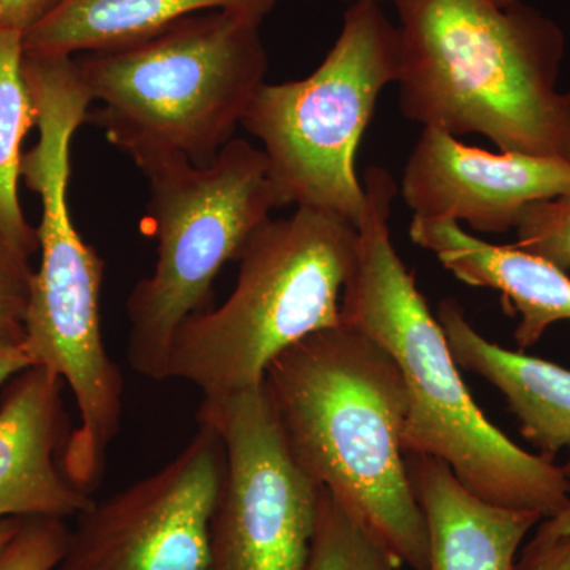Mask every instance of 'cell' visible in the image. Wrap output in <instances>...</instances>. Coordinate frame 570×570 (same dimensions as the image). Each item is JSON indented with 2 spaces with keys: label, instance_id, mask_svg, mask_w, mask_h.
<instances>
[{
  "label": "cell",
  "instance_id": "11",
  "mask_svg": "<svg viewBox=\"0 0 570 570\" xmlns=\"http://www.w3.org/2000/svg\"><path fill=\"white\" fill-rule=\"evenodd\" d=\"M570 193V164L490 153L425 127L409 156L401 195L414 216L468 224L480 234L515 230L524 208Z\"/></svg>",
  "mask_w": 570,
  "mask_h": 570
},
{
  "label": "cell",
  "instance_id": "20",
  "mask_svg": "<svg viewBox=\"0 0 570 570\" xmlns=\"http://www.w3.org/2000/svg\"><path fill=\"white\" fill-rule=\"evenodd\" d=\"M69 538L66 520L21 519L13 538L0 549V570H58Z\"/></svg>",
  "mask_w": 570,
  "mask_h": 570
},
{
  "label": "cell",
  "instance_id": "26",
  "mask_svg": "<svg viewBox=\"0 0 570 570\" xmlns=\"http://www.w3.org/2000/svg\"><path fill=\"white\" fill-rule=\"evenodd\" d=\"M20 524L21 519H7L0 521V549H2L11 538H13L14 532L18 531Z\"/></svg>",
  "mask_w": 570,
  "mask_h": 570
},
{
  "label": "cell",
  "instance_id": "25",
  "mask_svg": "<svg viewBox=\"0 0 570 570\" xmlns=\"http://www.w3.org/2000/svg\"><path fill=\"white\" fill-rule=\"evenodd\" d=\"M542 523L553 534H570V504L553 519L542 520Z\"/></svg>",
  "mask_w": 570,
  "mask_h": 570
},
{
  "label": "cell",
  "instance_id": "15",
  "mask_svg": "<svg viewBox=\"0 0 570 570\" xmlns=\"http://www.w3.org/2000/svg\"><path fill=\"white\" fill-rule=\"evenodd\" d=\"M436 317L456 365L499 390L519 422L521 436L540 456L553 461L558 453H568L561 468L570 478V371L491 343L455 299H442Z\"/></svg>",
  "mask_w": 570,
  "mask_h": 570
},
{
  "label": "cell",
  "instance_id": "12",
  "mask_svg": "<svg viewBox=\"0 0 570 570\" xmlns=\"http://www.w3.org/2000/svg\"><path fill=\"white\" fill-rule=\"evenodd\" d=\"M61 379L32 365L7 382L0 400V521L70 519L91 508L62 468L71 434Z\"/></svg>",
  "mask_w": 570,
  "mask_h": 570
},
{
  "label": "cell",
  "instance_id": "4",
  "mask_svg": "<svg viewBox=\"0 0 570 570\" xmlns=\"http://www.w3.org/2000/svg\"><path fill=\"white\" fill-rule=\"evenodd\" d=\"M86 115L85 100L66 89L37 96L39 140L22 154L21 178L40 197V265L22 346L32 365L47 367L69 385L80 423L71 430L62 468L78 490L92 497L121 431L124 377L104 341L105 262L75 227L67 198L71 140Z\"/></svg>",
  "mask_w": 570,
  "mask_h": 570
},
{
  "label": "cell",
  "instance_id": "17",
  "mask_svg": "<svg viewBox=\"0 0 570 570\" xmlns=\"http://www.w3.org/2000/svg\"><path fill=\"white\" fill-rule=\"evenodd\" d=\"M36 126V107L24 75L22 33L0 31V228L29 255L39 253L37 228L18 195L22 141Z\"/></svg>",
  "mask_w": 570,
  "mask_h": 570
},
{
  "label": "cell",
  "instance_id": "7",
  "mask_svg": "<svg viewBox=\"0 0 570 570\" xmlns=\"http://www.w3.org/2000/svg\"><path fill=\"white\" fill-rule=\"evenodd\" d=\"M140 170L151 193L157 262L127 298V358L135 373L164 382L179 326L209 309L214 281L269 219L276 197L265 153L239 138L204 167L175 156Z\"/></svg>",
  "mask_w": 570,
  "mask_h": 570
},
{
  "label": "cell",
  "instance_id": "10",
  "mask_svg": "<svg viewBox=\"0 0 570 570\" xmlns=\"http://www.w3.org/2000/svg\"><path fill=\"white\" fill-rule=\"evenodd\" d=\"M225 471L208 423L174 460L77 517L58 570H206Z\"/></svg>",
  "mask_w": 570,
  "mask_h": 570
},
{
  "label": "cell",
  "instance_id": "2",
  "mask_svg": "<svg viewBox=\"0 0 570 570\" xmlns=\"http://www.w3.org/2000/svg\"><path fill=\"white\" fill-rule=\"evenodd\" d=\"M264 385L306 474L401 566L425 570V517L403 448L407 390L393 356L341 324L276 356Z\"/></svg>",
  "mask_w": 570,
  "mask_h": 570
},
{
  "label": "cell",
  "instance_id": "16",
  "mask_svg": "<svg viewBox=\"0 0 570 570\" xmlns=\"http://www.w3.org/2000/svg\"><path fill=\"white\" fill-rule=\"evenodd\" d=\"M276 0H56L22 36L26 55L73 56L149 39L198 11L227 10L262 22Z\"/></svg>",
  "mask_w": 570,
  "mask_h": 570
},
{
  "label": "cell",
  "instance_id": "24",
  "mask_svg": "<svg viewBox=\"0 0 570 570\" xmlns=\"http://www.w3.org/2000/svg\"><path fill=\"white\" fill-rule=\"evenodd\" d=\"M29 366H32V362L22 346V337L0 333V384L9 382Z\"/></svg>",
  "mask_w": 570,
  "mask_h": 570
},
{
  "label": "cell",
  "instance_id": "8",
  "mask_svg": "<svg viewBox=\"0 0 570 570\" xmlns=\"http://www.w3.org/2000/svg\"><path fill=\"white\" fill-rule=\"evenodd\" d=\"M400 59L396 26L381 3L358 0L309 77L261 86L242 126L264 145L276 208L324 209L358 225L366 194L356 153Z\"/></svg>",
  "mask_w": 570,
  "mask_h": 570
},
{
  "label": "cell",
  "instance_id": "1",
  "mask_svg": "<svg viewBox=\"0 0 570 570\" xmlns=\"http://www.w3.org/2000/svg\"><path fill=\"white\" fill-rule=\"evenodd\" d=\"M363 187L366 205L356 225L358 246L341 298V322L376 341L403 374L404 452L448 464L469 491L491 504L553 519L569 508L570 478L553 461L515 444L478 406L444 330L393 245L392 175L371 167Z\"/></svg>",
  "mask_w": 570,
  "mask_h": 570
},
{
  "label": "cell",
  "instance_id": "13",
  "mask_svg": "<svg viewBox=\"0 0 570 570\" xmlns=\"http://www.w3.org/2000/svg\"><path fill=\"white\" fill-rule=\"evenodd\" d=\"M409 235L461 283L502 295L520 317V351L535 346L551 325L570 322V276L546 258L515 245H491L455 220L414 216Z\"/></svg>",
  "mask_w": 570,
  "mask_h": 570
},
{
  "label": "cell",
  "instance_id": "21",
  "mask_svg": "<svg viewBox=\"0 0 570 570\" xmlns=\"http://www.w3.org/2000/svg\"><path fill=\"white\" fill-rule=\"evenodd\" d=\"M31 255L0 228V333L24 340V321L31 299Z\"/></svg>",
  "mask_w": 570,
  "mask_h": 570
},
{
  "label": "cell",
  "instance_id": "18",
  "mask_svg": "<svg viewBox=\"0 0 570 570\" xmlns=\"http://www.w3.org/2000/svg\"><path fill=\"white\" fill-rule=\"evenodd\" d=\"M370 531L321 487L316 532L306 570H401Z\"/></svg>",
  "mask_w": 570,
  "mask_h": 570
},
{
  "label": "cell",
  "instance_id": "3",
  "mask_svg": "<svg viewBox=\"0 0 570 570\" xmlns=\"http://www.w3.org/2000/svg\"><path fill=\"white\" fill-rule=\"evenodd\" d=\"M393 2L407 119L570 164V92L558 89L566 39L557 22L521 0Z\"/></svg>",
  "mask_w": 570,
  "mask_h": 570
},
{
  "label": "cell",
  "instance_id": "5",
  "mask_svg": "<svg viewBox=\"0 0 570 570\" xmlns=\"http://www.w3.org/2000/svg\"><path fill=\"white\" fill-rule=\"evenodd\" d=\"M261 22L227 10L193 14L163 32L77 61L102 107L88 122L141 165L186 157L209 165L234 140L268 59Z\"/></svg>",
  "mask_w": 570,
  "mask_h": 570
},
{
  "label": "cell",
  "instance_id": "27",
  "mask_svg": "<svg viewBox=\"0 0 570 570\" xmlns=\"http://www.w3.org/2000/svg\"><path fill=\"white\" fill-rule=\"evenodd\" d=\"M494 2H497L498 6L508 7L510 3L520 2V0H494Z\"/></svg>",
  "mask_w": 570,
  "mask_h": 570
},
{
  "label": "cell",
  "instance_id": "14",
  "mask_svg": "<svg viewBox=\"0 0 570 570\" xmlns=\"http://www.w3.org/2000/svg\"><path fill=\"white\" fill-rule=\"evenodd\" d=\"M406 463L425 517V570H513L521 543L543 517L491 504L431 456L406 455Z\"/></svg>",
  "mask_w": 570,
  "mask_h": 570
},
{
  "label": "cell",
  "instance_id": "9",
  "mask_svg": "<svg viewBox=\"0 0 570 570\" xmlns=\"http://www.w3.org/2000/svg\"><path fill=\"white\" fill-rule=\"evenodd\" d=\"M197 422L225 453L206 570H306L321 487L295 460L265 385L204 397Z\"/></svg>",
  "mask_w": 570,
  "mask_h": 570
},
{
  "label": "cell",
  "instance_id": "6",
  "mask_svg": "<svg viewBox=\"0 0 570 570\" xmlns=\"http://www.w3.org/2000/svg\"><path fill=\"white\" fill-rule=\"evenodd\" d=\"M358 230L335 213L296 208L250 236L230 296L187 318L174 337L170 379L204 397L264 385L276 356L341 325V298L354 272Z\"/></svg>",
  "mask_w": 570,
  "mask_h": 570
},
{
  "label": "cell",
  "instance_id": "28",
  "mask_svg": "<svg viewBox=\"0 0 570 570\" xmlns=\"http://www.w3.org/2000/svg\"><path fill=\"white\" fill-rule=\"evenodd\" d=\"M351 2H358V0H351ZM365 2H376V3H382V2H385V0H365Z\"/></svg>",
  "mask_w": 570,
  "mask_h": 570
},
{
  "label": "cell",
  "instance_id": "22",
  "mask_svg": "<svg viewBox=\"0 0 570 570\" xmlns=\"http://www.w3.org/2000/svg\"><path fill=\"white\" fill-rule=\"evenodd\" d=\"M513 570H570V534H553L540 521L534 538L517 557Z\"/></svg>",
  "mask_w": 570,
  "mask_h": 570
},
{
  "label": "cell",
  "instance_id": "19",
  "mask_svg": "<svg viewBox=\"0 0 570 570\" xmlns=\"http://www.w3.org/2000/svg\"><path fill=\"white\" fill-rule=\"evenodd\" d=\"M515 232V246L569 272L570 193L527 206Z\"/></svg>",
  "mask_w": 570,
  "mask_h": 570
},
{
  "label": "cell",
  "instance_id": "23",
  "mask_svg": "<svg viewBox=\"0 0 570 570\" xmlns=\"http://www.w3.org/2000/svg\"><path fill=\"white\" fill-rule=\"evenodd\" d=\"M56 0H0V31L24 36L51 9Z\"/></svg>",
  "mask_w": 570,
  "mask_h": 570
}]
</instances>
